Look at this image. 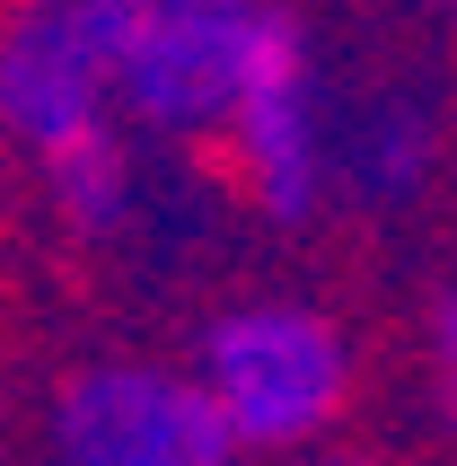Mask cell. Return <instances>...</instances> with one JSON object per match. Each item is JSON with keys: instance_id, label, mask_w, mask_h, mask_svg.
Returning <instances> with one entry per match:
<instances>
[{"instance_id": "cell-1", "label": "cell", "mask_w": 457, "mask_h": 466, "mask_svg": "<svg viewBox=\"0 0 457 466\" xmlns=\"http://www.w3.org/2000/svg\"><path fill=\"white\" fill-rule=\"evenodd\" d=\"M0 141L45 177L53 211L79 238L124 229L132 211V115L97 62L79 0H9L0 9Z\"/></svg>"}, {"instance_id": "cell-2", "label": "cell", "mask_w": 457, "mask_h": 466, "mask_svg": "<svg viewBox=\"0 0 457 466\" xmlns=\"http://www.w3.org/2000/svg\"><path fill=\"white\" fill-rule=\"evenodd\" d=\"M79 18L141 141H220L273 0H79Z\"/></svg>"}, {"instance_id": "cell-3", "label": "cell", "mask_w": 457, "mask_h": 466, "mask_svg": "<svg viewBox=\"0 0 457 466\" xmlns=\"http://www.w3.org/2000/svg\"><path fill=\"white\" fill-rule=\"evenodd\" d=\"M194 370L247 449H308L352 405V343L326 309H300V299L228 309L203 335Z\"/></svg>"}, {"instance_id": "cell-4", "label": "cell", "mask_w": 457, "mask_h": 466, "mask_svg": "<svg viewBox=\"0 0 457 466\" xmlns=\"http://www.w3.org/2000/svg\"><path fill=\"white\" fill-rule=\"evenodd\" d=\"M220 150L228 177L247 185V203L264 220H308L334 185V106H326V71L317 45L290 9H273V26L255 35L247 79L220 115Z\"/></svg>"}, {"instance_id": "cell-5", "label": "cell", "mask_w": 457, "mask_h": 466, "mask_svg": "<svg viewBox=\"0 0 457 466\" xmlns=\"http://www.w3.org/2000/svg\"><path fill=\"white\" fill-rule=\"evenodd\" d=\"M53 466H238L247 441L228 431L203 370L168 361H97L53 396Z\"/></svg>"}, {"instance_id": "cell-6", "label": "cell", "mask_w": 457, "mask_h": 466, "mask_svg": "<svg viewBox=\"0 0 457 466\" xmlns=\"http://www.w3.org/2000/svg\"><path fill=\"white\" fill-rule=\"evenodd\" d=\"M432 370H440V388H449V405H457V290L440 299V317H432Z\"/></svg>"}, {"instance_id": "cell-7", "label": "cell", "mask_w": 457, "mask_h": 466, "mask_svg": "<svg viewBox=\"0 0 457 466\" xmlns=\"http://www.w3.org/2000/svg\"><path fill=\"white\" fill-rule=\"evenodd\" d=\"M317 466H370V458H317Z\"/></svg>"}]
</instances>
